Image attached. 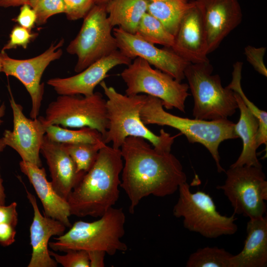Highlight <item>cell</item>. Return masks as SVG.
Listing matches in <instances>:
<instances>
[{
	"label": "cell",
	"instance_id": "obj_37",
	"mask_svg": "<svg viewBox=\"0 0 267 267\" xmlns=\"http://www.w3.org/2000/svg\"><path fill=\"white\" fill-rule=\"evenodd\" d=\"M15 227L4 223H0V245L8 246L15 242Z\"/></svg>",
	"mask_w": 267,
	"mask_h": 267
},
{
	"label": "cell",
	"instance_id": "obj_27",
	"mask_svg": "<svg viewBox=\"0 0 267 267\" xmlns=\"http://www.w3.org/2000/svg\"><path fill=\"white\" fill-rule=\"evenodd\" d=\"M135 34L154 44L171 48L174 44L175 36L167 30L160 20L147 12L142 17Z\"/></svg>",
	"mask_w": 267,
	"mask_h": 267
},
{
	"label": "cell",
	"instance_id": "obj_18",
	"mask_svg": "<svg viewBox=\"0 0 267 267\" xmlns=\"http://www.w3.org/2000/svg\"><path fill=\"white\" fill-rule=\"evenodd\" d=\"M25 190L34 211L33 221L30 227L32 253L28 267H56L57 262L49 254V241L52 236H60L64 234L66 227L58 220L43 216L35 196L26 188Z\"/></svg>",
	"mask_w": 267,
	"mask_h": 267
},
{
	"label": "cell",
	"instance_id": "obj_44",
	"mask_svg": "<svg viewBox=\"0 0 267 267\" xmlns=\"http://www.w3.org/2000/svg\"><path fill=\"white\" fill-rule=\"evenodd\" d=\"M0 104H1V101H0Z\"/></svg>",
	"mask_w": 267,
	"mask_h": 267
},
{
	"label": "cell",
	"instance_id": "obj_28",
	"mask_svg": "<svg viewBox=\"0 0 267 267\" xmlns=\"http://www.w3.org/2000/svg\"><path fill=\"white\" fill-rule=\"evenodd\" d=\"M233 255L224 249L207 246L190 255L186 267H230Z\"/></svg>",
	"mask_w": 267,
	"mask_h": 267
},
{
	"label": "cell",
	"instance_id": "obj_39",
	"mask_svg": "<svg viewBox=\"0 0 267 267\" xmlns=\"http://www.w3.org/2000/svg\"><path fill=\"white\" fill-rule=\"evenodd\" d=\"M32 0H0V7L7 8L16 7L25 4L30 5Z\"/></svg>",
	"mask_w": 267,
	"mask_h": 267
},
{
	"label": "cell",
	"instance_id": "obj_32",
	"mask_svg": "<svg viewBox=\"0 0 267 267\" xmlns=\"http://www.w3.org/2000/svg\"><path fill=\"white\" fill-rule=\"evenodd\" d=\"M67 18L75 21L84 18L95 4V0H63Z\"/></svg>",
	"mask_w": 267,
	"mask_h": 267
},
{
	"label": "cell",
	"instance_id": "obj_9",
	"mask_svg": "<svg viewBox=\"0 0 267 267\" xmlns=\"http://www.w3.org/2000/svg\"><path fill=\"white\" fill-rule=\"evenodd\" d=\"M106 100L99 92L89 96L59 95L48 105L44 116L39 117L46 127L95 129L104 135L108 128Z\"/></svg>",
	"mask_w": 267,
	"mask_h": 267
},
{
	"label": "cell",
	"instance_id": "obj_26",
	"mask_svg": "<svg viewBox=\"0 0 267 267\" xmlns=\"http://www.w3.org/2000/svg\"><path fill=\"white\" fill-rule=\"evenodd\" d=\"M45 135L51 140L60 143H92L104 142L102 134L97 130L89 127L72 130L50 125L46 127Z\"/></svg>",
	"mask_w": 267,
	"mask_h": 267
},
{
	"label": "cell",
	"instance_id": "obj_21",
	"mask_svg": "<svg viewBox=\"0 0 267 267\" xmlns=\"http://www.w3.org/2000/svg\"><path fill=\"white\" fill-rule=\"evenodd\" d=\"M247 236L242 251L230 259V267H266L267 218L249 219Z\"/></svg>",
	"mask_w": 267,
	"mask_h": 267
},
{
	"label": "cell",
	"instance_id": "obj_31",
	"mask_svg": "<svg viewBox=\"0 0 267 267\" xmlns=\"http://www.w3.org/2000/svg\"><path fill=\"white\" fill-rule=\"evenodd\" d=\"M51 257L57 263L64 267H89L88 252L84 250H69L66 254L61 255L49 251Z\"/></svg>",
	"mask_w": 267,
	"mask_h": 267
},
{
	"label": "cell",
	"instance_id": "obj_29",
	"mask_svg": "<svg viewBox=\"0 0 267 267\" xmlns=\"http://www.w3.org/2000/svg\"><path fill=\"white\" fill-rule=\"evenodd\" d=\"M74 161L79 173H86L94 164L99 150L105 144L104 142L92 143H62Z\"/></svg>",
	"mask_w": 267,
	"mask_h": 267
},
{
	"label": "cell",
	"instance_id": "obj_43",
	"mask_svg": "<svg viewBox=\"0 0 267 267\" xmlns=\"http://www.w3.org/2000/svg\"><path fill=\"white\" fill-rule=\"evenodd\" d=\"M2 53L1 52V50H0V72L2 71Z\"/></svg>",
	"mask_w": 267,
	"mask_h": 267
},
{
	"label": "cell",
	"instance_id": "obj_22",
	"mask_svg": "<svg viewBox=\"0 0 267 267\" xmlns=\"http://www.w3.org/2000/svg\"><path fill=\"white\" fill-rule=\"evenodd\" d=\"M234 93L240 111L239 119L235 124L234 130L238 137L242 139L243 148L237 160L230 167H262L257 155L258 120L247 108L239 95L234 92Z\"/></svg>",
	"mask_w": 267,
	"mask_h": 267
},
{
	"label": "cell",
	"instance_id": "obj_1",
	"mask_svg": "<svg viewBox=\"0 0 267 267\" xmlns=\"http://www.w3.org/2000/svg\"><path fill=\"white\" fill-rule=\"evenodd\" d=\"M120 150L124 164L120 186L130 201L131 214L144 197L172 195L186 182L179 160L171 152L152 148L143 138L127 137Z\"/></svg>",
	"mask_w": 267,
	"mask_h": 267
},
{
	"label": "cell",
	"instance_id": "obj_25",
	"mask_svg": "<svg viewBox=\"0 0 267 267\" xmlns=\"http://www.w3.org/2000/svg\"><path fill=\"white\" fill-rule=\"evenodd\" d=\"M243 62H236L233 65L232 80L226 86L233 92L237 93L244 103L259 121V129L257 136V144L259 147L262 144L267 145V112L261 110L251 102L243 92L241 81Z\"/></svg>",
	"mask_w": 267,
	"mask_h": 267
},
{
	"label": "cell",
	"instance_id": "obj_23",
	"mask_svg": "<svg viewBox=\"0 0 267 267\" xmlns=\"http://www.w3.org/2000/svg\"><path fill=\"white\" fill-rule=\"evenodd\" d=\"M105 8L108 20L113 28L117 26L133 34L136 33L142 17L147 12L145 0H110Z\"/></svg>",
	"mask_w": 267,
	"mask_h": 267
},
{
	"label": "cell",
	"instance_id": "obj_13",
	"mask_svg": "<svg viewBox=\"0 0 267 267\" xmlns=\"http://www.w3.org/2000/svg\"><path fill=\"white\" fill-rule=\"evenodd\" d=\"M118 49L132 60L140 57L156 69L181 82L184 70L189 63L177 54L171 48H160L136 34L128 33L119 27L113 28Z\"/></svg>",
	"mask_w": 267,
	"mask_h": 267
},
{
	"label": "cell",
	"instance_id": "obj_34",
	"mask_svg": "<svg viewBox=\"0 0 267 267\" xmlns=\"http://www.w3.org/2000/svg\"><path fill=\"white\" fill-rule=\"evenodd\" d=\"M267 48L256 47L248 45L244 48V54L248 62L260 74L267 77V69L264 62V56Z\"/></svg>",
	"mask_w": 267,
	"mask_h": 267
},
{
	"label": "cell",
	"instance_id": "obj_35",
	"mask_svg": "<svg viewBox=\"0 0 267 267\" xmlns=\"http://www.w3.org/2000/svg\"><path fill=\"white\" fill-rule=\"evenodd\" d=\"M13 20L19 25L31 31L36 24V13L29 4H25L21 6L18 15Z\"/></svg>",
	"mask_w": 267,
	"mask_h": 267
},
{
	"label": "cell",
	"instance_id": "obj_20",
	"mask_svg": "<svg viewBox=\"0 0 267 267\" xmlns=\"http://www.w3.org/2000/svg\"><path fill=\"white\" fill-rule=\"evenodd\" d=\"M21 172L27 176L42 203L44 216L58 220L66 227H70V207L67 200L60 196L54 190L51 181H48L44 168L21 161Z\"/></svg>",
	"mask_w": 267,
	"mask_h": 267
},
{
	"label": "cell",
	"instance_id": "obj_5",
	"mask_svg": "<svg viewBox=\"0 0 267 267\" xmlns=\"http://www.w3.org/2000/svg\"><path fill=\"white\" fill-rule=\"evenodd\" d=\"M126 216L123 209L112 207L92 222H76L70 229L49 242L55 251L69 250L103 251L109 255L127 250L121 239L125 234Z\"/></svg>",
	"mask_w": 267,
	"mask_h": 267
},
{
	"label": "cell",
	"instance_id": "obj_7",
	"mask_svg": "<svg viewBox=\"0 0 267 267\" xmlns=\"http://www.w3.org/2000/svg\"><path fill=\"white\" fill-rule=\"evenodd\" d=\"M178 190L179 197L173 213L177 218H183L185 228L208 238L232 235L237 231L235 214L221 215L209 194L202 191L192 193L187 182L180 184Z\"/></svg>",
	"mask_w": 267,
	"mask_h": 267
},
{
	"label": "cell",
	"instance_id": "obj_38",
	"mask_svg": "<svg viewBox=\"0 0 267 267\" xmlns=\"http://www.w3.org/2000/svg\"><path fill=\"white\" fill-rule=\"evenodd\" d=\"M89 267H103L106 252L100 250L88 251Z\"/></svg>",
	"mask_w": 267,
	"mask_h": 267
},
{
	"label": "cell",
	"instance_id": "obj_16",
	"mask_svg": "<svg viewBox=\"0 0 267 267\" xmlns=\"http://www.w3.org/2000/svg\"><path fill=\"white\" fill-rule=\"evenodd\" d=\"M132 61L118 49L75 75L51 78L47 84L59 95H91L97 85L108 76L110 70L119 65H128Z\"/></svg>",
	"mask_w": 267,
	"mask_h": 267
},
{
	"label": "cell",
	"instance_id": "obj_42",
	"mask_svg": "<svg viewBox=\"0 0 267 267\" xmlns=\"http://www.w3.org/2000/svg\"><path fill=\"white\" fill-rule=\"evenodd\" d=\"M110 0H95V4H105Z\"/></svg>",
	"mask_w": 267,
	"mask_h": 267
},
{
	"label": "cell",
	"instance_id": "obj_24",
	"mask_svg": "<svg viewBox=\"0 0 267 267\" xmlns=\"http://www.w3.org/2000/svg\"><path fill=\"white\" fill-rule=\"evenodd\" d=\"M147 12L160 20L175 36L180 22L191 4L189 0H145Z\"/></svg>",
	"mask_w": 267,
	"mask_h": 267
},
{
	"label": "cell",
	"instance_id": "obj_15",
	"mask_svg": "<svg viewBox=\"0 0 267 267\" xmlns=\"http://www.w3.org/2000/svg\"><path fill=\"white\" fill-rule=\"evenodd\" d=\"M177 54L191 63L210 62L207 57V40L201 7L197 0L182 17L171 48Z\"/></svg>",
	"mask_w": 267,
	"mask_h": 267
},
{
	"label": "cell",
	"instance_id": "obj_33",
	"mask_svg": "<svg viewBox=\"0 0 267 267\" xmlns=\"http://www.w3.org/2000/svg\"><path fill=\"white\" fill-rule=\"evenodd\" d=\"M37 36V33H32L31 31L19 25H16L12 29L9 35V40L1 50L16 48L21 46L26 49L30 42Z\"/></svg>",
	"mask_w": 267,
	"mask_h": 267
},
{
	"label": "cell",
	"instance_id": "obj_8",
	"mask_svg": "<svg viewBox=\"0 0 267 267\" xmlns=\"http://www.w3.org/2000/svg\"><path fill=\"white\" fill-rule=\"evenodd\" d=\"M121 73L127 86L125 94H144L161 100L167 110L174 108L185 112V102L189 95L188 84L181 83L170 75L153 69L144 59L136 57Z\"/></svg>",
	"mask_w": 267,
	"mask_h": 267
},
{
	"label": "cell",
	"instance_id": "obj_14",
	"mask_svg": "<svg viewBox=\"0 0 267 267\" xmlns=\"http://www.w3.org/2000/svg\"><path fill=\"white\" fill-rule=\"evenodd\" d=\"M8 90L13 126L12 131H4L3 141L18 153L22 161L42 167L40 153L46 126L40 117L29 119L26 117L22 106L16 102L9 86Z\"/></svg>",
	"mask_w": 267,
	"mask_h": 267
},
{
	"label": "cell",
	"instance_id": "obj_40",
	"mask_svg": "<svg viewBox=\"0 0 267 267\" xmlns=\"http://www.w3.org/2000/svg\"><path fill=\"white\" fill-rule=\"evenodd\" d=\"M6 145L4 143L2 137L0 138V154L5 148ZM2 179L0 175V204L4 205L6 195L4 192V188L2 184Z\"/></svg>",
	"mask_w": 267,
	"mask_h": 267
},
{
	"label": "cell",
	"instance_id": "obj_19",
	"mask_svg": "<svg viewBox=\"0 0 267 267\" xmlns=\"http://www.w3.org/2000/svg\"><path fill=\"white\" fill-rule=\"evenodd\" d=\"M56 192L67 200L73 188L85 173H79L76 166L62 143L49 139L45 134L41 147Z\"/></svg>",
	"mask_w": 267,
	"mask_h": 267
},
{
	"label": "cell",
	"instance_id": "obj_3",
	"mask_svg": "<svg viewBox=\"0 0 267 267\" xmlns=\"http://www.w3.org/2000/svg\"><path fill=\"white\" fill-rule=\"evenodd\" d=\"M99 85L107 98L106 100L108 128L103 137L105 144L120 149L129 136L142 137L151 143L159 151L171 152L175 138L180 133L171 135L163 129L157 135L153 133L142 121L140 113L147 95H127L118 92L102 81Z\"/></svg>",
	"mask_w": 267,
	"mask_h": 267
},
{
	"label": "cell",
	"instance_id": "obj_4",
	"mask_svg": "<svg viewBox=\"0 0 267 267\" xmlns=\"http://www.w3.org/2000/svg\"><path fill=\"white\" fill-rule=\"evenodd\" d=\"M159 98L147 95L140 115L145 125L169 126L184 135L191 143L203 145L211 154L219 173L225 172L220 164L219 147L227 139L239 138L235 130V123L226 119L207 121L183 118L172 114L164 109Z\"/></svg>",
	"mask_w": 267,
	"mask_h": 267
},
{
	"label": "cell",
	"instance_id": "obj_41",
	"mask_svg": "<svg viewBox=\"0 0 267 267\" xmlns=\"http://www.w3.org/2000/svg\"><path fill=\"white\" fill-rule=\"evenodd\" d=\"M6 106L4 103H1L0 105V125L3 123L2 118L5 114Z\"/></svg>",
	"mask_w": 267,
	"mask_h": 267
},
{
	"label": "cell",
	"instance_id": "obj_30",
	"mask_svg": "<svg viewBox=\"0 0 267 267\" xmlns=\"http://www.w3.org/2000/svg\"><path fill=\"white\" fill-rule=\"evenodd\" d=\"M30 6L36 13L38 26L45 24L51 16L65 12L63 0H32Z\"/></svg>",
	"mask_w": 267,
	"mask_h": 267
},
{
	"label": "cell",
	"instance_id": "obj_6",
	"mask_svg": "<svg viewBox=\"0 0 267 267\" xmlns=\"http://www.w3.org/2000/svg\"><path fill=\"white\" fill-rule=\"evenodd\" d=\"M210 62L189 63L184 77L193 96L192 116L195 119L212 121L226 119L238 108L234 92L223 87L218 74L213 75Z\"/></svg>",
	"mask_w": 267,
	"mask_h": 267
},
{
	"label": "cell",
	"instance_id": "obj_10",
	"mask_svg": "<svg viewBox=\"0 0 267 267\" xmlns=\"http://www.w3.org/2000/svg\"><path fill=\"white\" fill-rule=\"evenodd\" d=\"M105 4L93 5L83 18L78 34L67 47L68 53L77 57L74 68L77 73L118 50Z\"/></svg>",
	"mask_w": 267,
	"mask_h": 267
},
{
	"label": "cell",
	"instance_id": "obj_2",
	"mask_svg": "<svg viewBox=\"0 0 267 267\" xmlns=\"http://www.w3.org/2000/svg\"><path fill=\"white\" fill-rule=\"evenodd\" d=\"M123 164L120 149L102 147L92 167L68 196L71 215L100 218L113 207L119 198Z\"/></svg>",
	"mask_w": 267,
	"mask_h": 267
},
{
	"label": "cell",
	"instance_id": "obj_11",
	"mask_svg": "<svg viewBox=\"0 0 267 267\" xmlns=\"http://www.w3.org/2000/svg\"><path fill=\"white\" fill-rule=\"evenodd\" d=\"M225 172L224 183L216 188L223 191L234 214L249 219L264 216L267 211V181L262 167H230Z\"/></svg>",
	"mask_w": 267,
	"mask_h": 267
},
{
	"label": "cell",
	"instance_id": "obj_12",
	"mask_svg": "<svg viewBox=\"0 0 267 267\" xmlns=\"http://www.w3.org/2000/svg\"><path fill=\"white\" fill-rule=\"evenodd\" d=\"M64 40L53 43L41 54L29 59H16L10 57L1 50L2 56L1 72L7 76L17 79L28 92L32 101L30 113L31 119L38 117L44 93V83H41L43 74L49 64L59 59L63 54L61 47Z\"/></svg>",
	"mask_w": 267,
	"mask_h": 267
},
{
	"label": "cell",
	"instance_id": "obj_17",
	"mask_svg": "<svg viewBox=\"0 0 267 267\" xmlns=\"http://www.w3.org/2000/svg\"><path fill=\"white\" fill-rule=\"evenodd\" d=\"M197 0L202 11L209 54L241 23L242 9L238 0Z\"/></svg>",
	"mask_w": 267,
	"mask_h": 267
},
{
	"label": "cell",
	"instance_id": "obj_36",
	"mask_svg": "<svg viewBox=\"0 0 267 267\" xmlns=\"http://www.w3.org/2000/svg\"><path fill=\"white\" fill-rule=\"evenodd\" d=\"M16 207L15 202L8 206L0 204V223H7L15 227L18 221Z\"/></svg>",
	"mask_w": 267,
	"mask_h": 267
}]
</instances>
